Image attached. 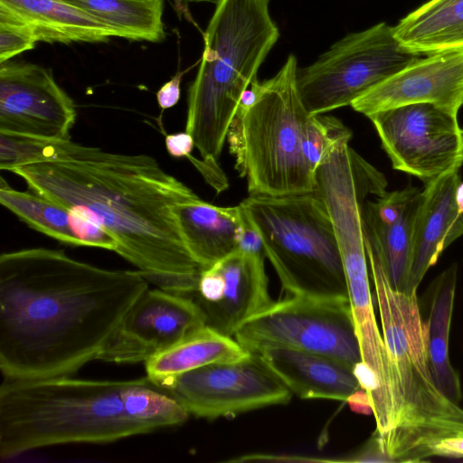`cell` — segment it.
Masks as SVG:
<instances>
[{
    "mask_svg": "<svg viewBox=\"0 0 463 463\" xmlns=\"http://www.w3.org/2000/svg\"><path fill=\"white\" fill-rule=\"evenodd\" d=\"M459 184V169L449 171L424 184L414 224L407 293L417 290L442 252L463 236V213L458 211L456 202Z\"/></svg>",
    "mask_w": 463,
    "mask_h": 463,
    "instance_id": "obj_17",
    "label": "cell"
},
{
    "mask_svg": "<svg viewBox=\"0 0 463 463\" xmlns=\"http://www.w3.org/2000/svg\"><path fill=\"white\" fill-rule=\"evenodd\" d=\"M183 1H186V2H202V1H206V0H183Z\"/></svg>",
    "mask_w": 463,
    "mask_h": 463,
    "instance_id": "obj_35",
    "label": "cell"
},
{
    "mask_svg": "<svg viewBox=\"0 0 463 463\" xmlns=\"http://www.w3.org/2000/svg\"><path fill=\"white\" fill-rule=\"evenodd\" d=\"M457 278L458 266L453 263L431 283L425 326L427 354L434 383L450 401L458 403L462 399L461 383L450 363L449 350Z\"/></svg>",
    "mask_w": 463,
    "mask_h": 463,
    "instance_id": "obj_22",
    "label": "cell"
},
{
    "mask_svg": "<svg viewBox=\"0 0 463 463\" xmlns=\"http://www.w3.org/2000/svg\"><path fill=\"white\" fill-rule=\"evenodd\" d=\"M186 247L205 269L238 250L241 206H217L198 195L175 207Z\"/></svg>",
    "mask_w": 463,
    "mask_h": 463,
    "instance_id": "obj_20",
    "label": "cell"
},
{
    "mask_svg": "<svg viewBox=\"0 0 463 463\" xmlns=\"http://www.w3.org/2000/svg\"><path fill=\"white\" fill-rule=\"evenodd\" d=\"M258 354L301 399L346 402L362 388L352 368L326 355L288 348L266 349Z\"/></svg>",
    "mask_w": 463,
    "mask_h": 463,
    "instance_id": "obj_18",
    "label": "cell"
},
{
    "mask_svg": "<svg viewBox=\"0 0 463 463\" xmlns=\"http://www.w3.org/2000/svg\"><path fill=\"white\" fill-rule=\"evenodd\" d=\"M421 56L405 49L393 26L382 22L347 34L315 62L298 69V90L309 116L325 114L351 105Z\"/></svg>",
    "mask_w": 463,
    "mask_h": 463,
    "instance_id": "obj_8",
    "label": "cell"
},
{
    "mask_svg": "<svg viewBox=\"0 0 463 463\" xmlns=\"http://www.w3.org/2000/svg\"><path fill=\"white\" fill-rule=\"evenodd\" d=\"M38 42L30 25L0 13V63L34 48Z\"/></svg>",
    "mask_w": 463,
    "mask_h": 463,
    "instance_id": "obj_26",
    "label": "cell"
},
{
    "mask_svg": "<svg viewBox=\"0 0 463 463\" xmlns=\"http://www.w3.org/2000/svg\"><path fill=\"white\" fill-rule=\"evenodd\" d=\"M189 413L146 376L4 380L0 456L71 443H109L183 424Z\"/></svg>",
    "mask_w": 463,
    "mask_h": 463,
    "instance_id": "obj_3",
    "label": "cell"
},
{
    "mask_svg": "<svg viewBox=\"0 0 463 463\" xmlns=\"http://www.w3.org/2000/svg\"><path fill=\"white\" fill-rule=\"evenodd\" d=\"M76 117L74 101L50 70L29 62L0 63V133L71 139Z\"/></svg>",
    "mask_w": 463,
    "mask_h": 463,
    "instance_id": "obj_12",
    "label": "cell"
},
{
    "mask_svg": "<svg viewBox=\"0 0 463 463\" xmlns=\"http://www.w3.org/2000/svg\"><path fill=\"white\" fill-rule=\"evenodd\" d=\"M88 13L115 37L160 43L165 37L163 0H64Z\"/></svg>",
    "mask_w": 463,
    "mask_h": 463,
    "instance_id": "obj_25",
    "label": "cell"
},
{
    "mask_svg": "<svg viewBox=\"0 0 463 463\" xmlns=\"http://www.w3.org/2000/svg\"><path fill=\"white\" fill-rule=\"evenodd\" d=\"M204 326V315L192 297L147 289L127 313L98 360L146 363Z\"/></svg>",
    "mask_w": 463,
    "mask_h": 463,
    "instance_id": "obj_13",
    "label": "cell"
},
{
    "mask_svg": "<svg viewBox=\"0 0 463 463\" xmlns=\"http://www.w3.org/2000/svg\"><path fill=\"white\" fill-rule=\"evenodd\" d=\"M350 408L358 413L373 414V407L367 392L360 388L346 401Z\"/></svg>",
    "mask_w": 463,
    "mask_h": 463,
    "instance_id": "obj_31",
    "label": "cell"
},
{
    "mask_svg": "<svg viewBox=\"0 0 463 463\" xmlns=\"http://www.w3.org/2000/svg\"><path fill=\"white\" fill-rule=\"evenodd\" d=\"M269 0H217L187 96L185 130L201 167L222 175L218 160L240 99L279 37Z\"/></svg>",
    "mask_w": 463,
    "mask_h": 463,
    "instance_id": "obj_5",
    "label": "cell"
},
{
    "mask_svg": "<svg viewBox=\"0 0 463 463\" xmlns=\"http://www.w3.org/2000/svg\"><path fill=\"white\" fill-rule=\"evenodd\" d=\"M456 202L458 211L463 213V183H460L456 192Z\"/></svg>",
    "mask_w": 463,
    "mask_h": 463,
    "instance_id": "obj_32",
    "label": "cell"
},
{
    "mask_svg": "<svg viewBox=\"0 0 463 463\" xmlns=\"http://www.w3.org/2000/svg\"><path fill=\"white\" fill-rule=\"evenodd\" d=\"M373 197L366 201L363 212L365 242L392 288L407 293L421 189L408 185Z\"/></svg>",
    "mask_w": 463,
    "mask_h": 463,
    "instance_id": "obj_16",
    "label": "cell"
},
{
    "mask_svg": "<svg viewBox=\"0 0 463 463\" xmlns=\"http://www.w3.org/2000/svg\"><path fill=\"white\" fill-rule=\"evenodd\" d=\"M388 357L395 429L385 449L388 462H421L439 440L463 436V409L436 386L426 347L417 290L397 291L365 243Z\"/></svg>",
    "mask_w": 463,
    "mask_h": 463,
    "instance_id": "obj_4",
    "label": "cell"
},
{
    "mask_svg": "<svg viewBox=\"0 0 463 463\" xmlns=\"http://www.w3.org/2000/svg\"><path fill=\"white\" fill-rule=\"evenodd\" d=\"M240 205L288 296L348 299L345 268L327 208L316 192L250 194Z\"/></svg>",
    "mask_w": 463,
    "mask_h": 463,
    "instance_id": "obj_7",
    "label": "cell"
},
{
    "mask_svg": "<svg viewBox=\"0 0 463 463\" xmlns=\"http://www.w3.org/2000/svg\"><path fill=\"white\" fill-rule=\"evenodd\" d=\"M165 144L168 154L176 158L188 157L195 146L193 137L186 131L165 136Z\"/></svg>",
    "mask_w": 463,
    "mask_h": 463,
    "instance_id": "obj_29",
    "label": "cell"
},
{
    "mask_svg": "<svg viewBox=\"0 0 463 463\" xmlns=\"http://www.w3.org/2000/svg\"><path fill=\"white\" fill-rule=\"evenodd\" d=\"M364 369H363V370H364ZM362 373H363V372H362ZM360 375H361V374H360ZM359 377H360V376H359ZM359 382H360V381H359ZM375 433H376V432H375ZM377 436H378V435H377ZM378 438H379V437H378ZM380 441H381V440H380ZM381 443H382V442H381ZM382 444H383V443H382ZM384 447H386V446H384Z\"/></svg>",
    "mask_w": 463,
    "mask_h": 463,
    "instance_id": "obj_36",
    "label": "cell"
},
{
    "mask_svg": "<svg viewBox=\"0 0 463 463\" xmlns=\"http://www.w3.org/2000/svg\"><path fill=\"white\" fill-rule=\"evenodd\" d=\"M183 74L176 73L157 90L156 100L162 111L175 106L179 101Z\"/></svg>",
    "mask_w": 463,
    "mask_h": 463,
    "instance_id": "obj_28",
    "label": "cell"
},
{
    "mask_svg": "<svg viewBox=\"0 0 463 463\" xmlns=\"http://www.w3.org/2000/svg\"><path fill=\"white\" fill-rule=\"evenodd\" d=\"M363 369H364V368H363ZM363 369L361 370L360 373L358 374V380H359V376H360V374H361V373H362V372H363ZM374 432H375V431H374ZM376 435H377V434H376ZM377 437H378V436H377ZM378 439H379V438H378ZM379 441H380V439H379ZM380 443H381V441H380ZM381 445L383 446V448L384 449H386V447H387V446H386V447H384L382 443H381Z\"/></svg>",
    "mask_w": 463,
    "mask_h": 463,
    "instance_id": "obj_34",
    "label": "cell"
},
{
    "mask_svg": "<svg viewBox=\"0 0 463 463\" xmlns=\"http://www.w3.org/2000/svg\"><path fill=\"white\" fill-rule=\"evenodd\" d=\"M249 354L234 337L204 326L146 362V377L163 387L188 371L211 364L234 362Z\"/></svg>",
    "mask_w": 463,
    "mask_h": 463,
    "instance_id": "obj_24",
    "label": "cell"
},
{
    "mask_svg": "<svg viewBox=\"0 0 463 463\" xmlns=\"http://www.w3.org/2000/svg\"><path fill=\"white\" fill-rule=\"evenodd\" d=\"M237 241L238 250L246 252L264 254L261 237L257 229L248 219L245 212L242 223L238 232Z\"/></svg>",
    "mask_w": 463,
    "mask_h": 463,
    "instance_id": "obj_27",
    "label": "cell"
},
{
    "mask_svg": "<svg viewBox=\"0 0 463 463\" xmlns=\"http://www.w3.org/2000/svg\"><path fill=\"white\" fill-rule=\"evenodd\" d=\"M249 353L288 348L332 357L353 370L362 362L348 299L288 296L235 332Z\"/></svg>",
    "mask_w": 463,
    "mask_h": 463,
    "instance_id": "obj_9",
    "label": "cell"
},
{
    "mask_svg": "<svg viewBox=\"0 0 463 463\" xmlns=\"http://www.w3.org/2000/svg\"><path fill=\"white\" fill-rule=\"evenodd\" d=\"M298 61L289 54L272 78L252 84L257 99L237 108L226 141L235 169L247 181L250 194L282 196L316 189V170L305 141L309 120L297 86Z\"/></svg>",
    "mask_w": 463,
    "mask_h": 463,
    "instance_id": "obj_6",
    "label": "cell"
},
{
    "mask_svg": "<svg viewBox=\"0 0 463 463\" xmlns=\"http://www.w3.org/2000/svg\"><path fill=\"white\" fill-rule=\"evenodd\" d=\"M264 254L236 250L203 269L191 296L202 309L206 326L229 335L269 307Z\"/></svg>",
    "mask_w": 463,
    "mask_h": 463,
    "instance_id": "obj_14",
    "label": "cell"
},
{
    "mask_svg": "<svg viewBox=\"0 0 463 463\" xmlns=\"http://www.w3.org/2000/svg\"><path fill=\"white\" fill-rule=\"evenodd\" d=\"M148 281L102 269L61 250L0 256V369L4 380L75 374L98 360Z\"/></svg>",
    "mask_w": 463,
    "mask_h": 463,
    "instance_id": "obj_2",
    "label": "cell"
},
{
    "mask_svg": "<svg viewBox=\"0 0 463 463\" xmlns=\"http://www.w3.org/2000/svg\"><path fill=\"white\" fill-rule=\"evenodd\" d=\"M431 103L454 114L463 106V49L426 55L373 86L351 107L365 115Z\"/></svg>",
    "mask_w": 463,
    "mask_h": 463,
    "instance_id": "obj_15",
    "label": "cell"
},
{
    "mask_svg": "<svg viewBox=\"0 0 463 463\" xmlns=\"http://www.w3.org/2000/svg\"><path fill=\"white\" fill-rule=\"evenodd\" d=\"M433 456L463 458V436L445 438L434 445Z\"/></svg>",
    "mask_w": 463,
    "mask_h": 463,
    "instance_id": "obj_30",
    "label": "cell"
},
{
    "mask_svg": "<svg viewBox=\"0 0 463 463\" xmlns=\"http://www.w3.org/2000/svg\"><path fill=\"white\" fill-rule=\"evenodd\" d=\"M394 170L427 184L463 165V128L458 115L415 103L368 115Z\"/></svg>",
    "mask_w": 463,
    "mask_h": 463,
    "instance_id": "obj_10",
    "label": "cell"
},
{
    "mask_svg": "<svg viewBox=\"0 0 463 463\" xmlns=\"http://www.w3.org/2000/svg\"><path fill=\"white\" fill-rule=\"evenodd\" d=\"M29 156L8 169L43 197L108 232L116 251L163 290L191 297L202 269L190 253L175 207L197 194L148 155L71 139L33 137Z\"/></svg>",
    "mask_w": 463,
    "mask_h": 463,
    "instance_id": "obj_1",
    "label": "cell"
},
{
    "mask_svg": "<svg viewBox=\"0 0 463 463\" xmlns=\"http://www.w3.org/2000/svg\"><path fill=\"white\" fill-rule=\"evenodd\" d=\"M0 13L30 25L40 42L102 43L115 37L107 25L64 0H0Z\"/></svg>",
    "mask_w": 463,
    "mask_h": 463,
    "instance_id": "obj_21",
    "label": "cell"
},
{
    "mask_svg": "<svg viewBox=\"0 0 463 463\" xmlns=\"http://www.w3.org/2000/svg\"><path fill=\"white\" fill-rule=\"evenodd\" d=\"M197 418H230L287 404L292 392L260 354L184 373L160 387Z\"/></svg>",
    "mask_w": 463,
    "mask_h": 463,
    "instance_id": "obj_11",
    "label": "cell"
},
{
    "mask_svg": "<svg viewBox=\"0 0 463 463\" xmlns=\"http://www.w3.org/2000/svg\"><path fill=\"white\" fill-rule=\"evenodd\" d=\"M363 368H364V366H362V367H360V368H358V369L356 370L355 374H356V377H357V378H358V374L360 373V372H361V370H362ZM373 433H374V434H376L375 432H373ZM375 436H376V438H378V437H377V435H375ZM378 439V442H379V444H380V446H381V448H382V449H383V453L385 454V449H384L383 448V446L381 445V443H380V441H379V439Z\"/></svg>",
    "mask_w": 463,
    "mask_h": 463,
    "instance_id": "obj_33",
    "label": "cell"
},
{
    "mask_svg": "<svg viewBox=\"0 0 463 463\" xmlns=\"http://www.w3.org/2000/svg\"><path fill=\"white\" fill-rule=\"evenodd\" d=\"M0 203L32 229L62 243L116 251L114 238L80 213L33 192L17 191L3 177Z\"/></svg>",
    "mask_w": 463,
    "mask_h": 463,
    "instance_id": "obj_19",
    "label": "cell"
},
{
    "mask_svg": "<svg viewBox=\"0 0 463 463\" xmlns=\"http://www.w3.org/2000/svg\"><path fill=\"white\" fill-rule=\"evenodd\" d=\"M408 51L426 56L463 49V0H429L393 26Z\"/></svg>",
    "mask_w": 463,
    "mask_h": 463,
    "instance_id": "obj_23",
    "label": "cell"
}]
</instances>
